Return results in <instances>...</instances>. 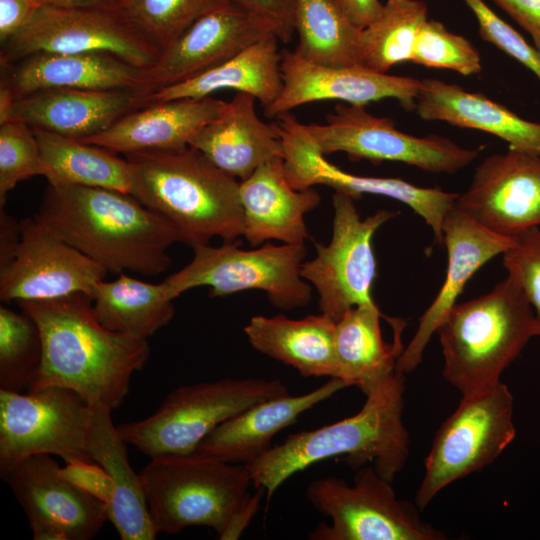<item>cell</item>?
Masks as SVG:
<instances>
[{
  "label": "cell",
  "mask_w": 540,
  "mask_h": 540,
  "mask_svg": "<svg viewBox=\"0 0 540 540\" xmlns=\"http://www.w3.org/2000/svg\"><path fill=\"white\" fill-rule=\"evenodd\" d=\"M17 304L34 320L42 341L41 365L28 391L59 386L88 404L111 411L121 406L133 374L149 359L146 339L104 327L84 293Z\"/></svg>",
  "instance_id": "cell-1"
},
{
  "label": "cell",
  "mask_w": 540,
  "mask_h": 540,
  "mask_svg": "<svg viewBox=\"0 0 540 540\" xmlns=\"http://www.w3.org/2000/svg\"><path fill=\"white\" fill-rule=\"evenodd\" d=\"M34 217L115 275L163 273L171 263L168 249L179 242L166 218L112 189L48 184Z\"/></svg>",
  "instance_id": "cell-2"
},
{
  "label": "cell",
  "mask_w": 540,
  "mask_h": 540,
  "mask_svg": "<svg viewBox=\"0 0 540 540\" xmlns=\"http://www.w3.org/2000/svg\"><path fill=\"white\" fill-rule=\"evenodd\" d=\"M404 374L396 371L366 394L361 410L321 428L289 435L255 461L245 464L254 488L267 502L293 474L335 456L351 466L371 465L392 482L409 456V434L402 421Z\"/></svg>",
  "instance_id": "cell-3"
},
{
  "label": "cell",
  "mask_w": 540,
  "mask_h": 540,
  "mask_svg": "<svg viewBox=\"0 0 540 540\" xmlns=\"http://www.w3.org/2000/svg\"><path fill=\"white\" fill-rule=\"evenodd\" d=\"M124 156L131 167L130 194L166 218L179 242L194 249L213 237L233 243L243 236L239 181L199 150L187 146Z\"/></svg>",
  "instance_id": "cell-4"
},
{
  "label": "cell",
  "mask_w": 540,
  "mask_h": 540,
  "mask_svg": "<svg viewBox=\"0 0 540 540\" xmlns=\"http://www.w3.org/2000/svg\"><path fill=\"white\" fill-rule=\"evenodd\" d=\"M443 377L462 396L493 387L535 335L534 311L510 276L489 293L455 304L438 326Z\"/></svg>",
  "instance_id": "cell-5"
},
{
  "label": "cell",
  "mask_w": 540,
  "mask_h": 540,
  "mask_svg": "<svg viewBox=\"0 0 540 540\" xmlns=\"http://www.w3.org/2000/svg\"><path fill=\"white\" fill-rule=\"evenodd\" d=\"M139 474L157 534L206 526L220 538L251 496L245 464L197 451L150 457Z\"/></svg>",
  "instance_id": "cell-6"
},
{
  "label": "cell",
  "mask_w": 540,
  "mask_h": 540,
  "mask_svg": "<svg viewBox=\"0 0 540 540\" xmlns=\"http://www.w3.org/2000/svg\"><path fill=\"white\" fill-rule=\"evenodd\" d=\"M279 379L224 378L172 391L150 416L117 426L122 439L149 457L196 452L219 424L259 402L287 395Z\"/></svg>",
  "instance_id": "cell-7"
},
{
  "label": "cell",
  "mask_w": 540,
  "mask_h": 540,
  "mask_svg": "<svg viewBox=\"0 0 540 540\" xmlns=\"http://www.w3.org/2000/svg\"><path fill=\"white\" fill-rule=\"evenodd\" d=\"M193 250L191 262L161 282L172 300L200 286L209 287L211 297L263 290L271 304L285 310L306 306L311 300L310 284L300 274L306 256L304 244L267 243L243 250L233 242Z\"/></svg>",
  "instance_id": "cell-8"
},
{
  "label": "cell",
  "mask_w": 540,
  "mask_h": 540,
  "mask_svg": "<svg viewBox=\"0 0 540 540\" xmlns=\"http://www.w3.org/2000/svg\"><path fill=\"white\" fill-rule=\"evenodd\" d=\"M513 395L499 382L462 396L457 409L438 429L425 458L415 504L422 510L451 483L495 461L514 440Z\"/></svg>",
  "instance_id": "cell-9"
},
{
  "label": "cell",
  "mask_w": 540,
  "mask_h": 540,
  "mask_svg": "<svg viewBox=\"0 0 540 540\" xmlns=\"http://www.w3.org/2000/svg\"><path fill=\"white\" fill-rule=\"evenodd\" d=\"M309 502L330 518L309 534L314 540H444L413 505L397 498L391 482L369 464L357 471L353 485L326 477L307 487Z\"/></svg>",
  "instance_id": "cell-10"
},
{
  "label": "cell",
  "mask_w": 540,
  "mask_h": 540,
  "mask_svg": "<svg viewBox=\"0 0 540 540\" xmlns=\"http://www.w3.org/2000/svg\"><path fill=\"white\" fill-rule=\"evenodd\" d=\"M39 52H105L148 69L157 61L161 49L117 4H111L42 6L26 27L1 43V67Z\"/></svg>",
  "instance_id": "cell-11"
},
{
  "label": "cell",
  "mask_w": 540,
  "mask_h": 540,
  "mask_svg": "<svg viewBox=\"0 0 540 540\" xmlns=\"http://www.w3.org/2000/svg\"><path fill=\"white\" fill-rule=\"evenodd\" d=\"M305 128L323 156L344 152L351 161H395L431 173L454 174L478 156V150L446 137L402 132L391 118L375 116L364 105L338 103L324 124H305Z\"/></svg>",
  "instance_id": "cell-12"
},
{
  "label": "cell",
  "mask_w": 540,
  "mask_h": 540,
  "mask_svg": "<svg viewBox=\"0 0 540 540\" xmlns=\"http://www.w3.org/2000/svg\"><path fill=\"white\" fill-rule=\"evenodd\" d=\"M89 411L82 396L64 387L0 389V475L38 454L93 462L86 445Z\"/></svg>",
  "instance_id": "cell-13"
},
{
  "label": "cell",
  "mask_w": 540,
  "mask_h": 540,
  "mask_svg": "<svg viewBox=\"0 0 540 540\" xmlns=\"http://www.w3.org/2000/svg\"><path fill=\"white\" fill-rule=\"evenodd\" d=\"M354 201L347 193L335 191L331 240L327 245L315 243V258L303 262L300 270L301 277L319 294L321 313L335 322L351 308L374 302L371 289L376 278V259L372 238L398 214L378 210L361 219Z\"/></svg>",
  "instance_id": "cell-14"
},
{
  "label": "cell",
  "mask_w": 540,
  "mask_h": 540,
  "mask_svg": "<svg viewBox=\"0 0 540 540\" xmlns=\"http://www.w3.org/2000/svg\"><path fill=\"white\" fill-rule=\"evenodd\" d=\"M276 122L284 146L286 177L295 189L327 185L359 199L364 194L380 195L409 206L431 227L439 246H443V221L455 205L458 194L439 188H424L400 178L359 176L339 169L323 156L300 123L290 112Z\"/></svg>",
  "instance_id": "cell-15"
},
{
  "label": "cell",
  "mask_w": 540,
  "mask_h": 540,
  "mask_svg": "<svg viewBox=\"0 0 540 540\" xmlns=\"http://www.w3.org/2000/svg\"><path fill=\"white\" fill-rule=\"evenodd\" d=\"M20 240L12 260L0 268L4 302L49 300L84 293L92 298L107 271L59 238L34 216L19 221Z\"/></svg>",
  "instance_id": "cell-16"
},
{
  "label": "cell",
  "mask_w": 540,
  "mask_h": 540,
  "mask_svg": "<svg viewBox=\"0 0 540 540\" xmlns=\"http://www.w3.org/2000/svg\"><path fill=\"white\" fill-rule=\"evenodd\" d=\"M49 454L30 456L2 479L23 508L35 540H89L108 520V505L60 473Z\"/></svg>",
  "instance_id": "cell-17"
},
{
  "label": "cell",
  "mask_w": 540,
  "mask_h": 540,
  "mask_svg": "<svg viewBox=\"0 0 540 540\" xmlns=\"http://www.w3.org/2000/svg\"><path fill=\"white\" fill-rule=\"evenodd\" d=\"M455 204L505 237L540 227V154L509 147L505 153L486 157Z\"/></svg>",
  "instance_id": "cell-18"
},
{
  "label": "cell",
  "mask_w": 540,
  "mask_h": 540,
  "mask_svg": "<svg viewBox=\"0 0 540 540\" xmlns=\"http://www.w3.org/2000/svg\"><path fill=\"white\" fill-rule=\"evenodd\" d=\"M275 34L269 20L233 4L214 9L194 21L164 47L145 70V93L193 78L230 59L257 41Z\"/></svg>",
  "instance_id": "cell-19"
},
{
  "label": "cell",
  "mask_w": 540,
  "mask_h": 540,
  "mask_svg": "<svg viewBox=\"0 0 540 540\" xmlns=\"http://www.w3.org/2000/svg\"><path fill=\"white\" fill-rule=\"evenodd\" d=\"M281 71L283 88L278 98L264 109L268 118H276L306 103L329 100L365 106L393 98L411 110L415 109L420 88V80L413 77L380 73L365 66H324L288 50L282 53Z\"/></svg>",
  "instance_id": "cell-20"
},
{
  "label": "cell",
  "mask_w": 540,
  "mask_h": 540,
  "mask_svg": "<svg viewBox=\"0 0 540 540\" xmlns=\"http://www.w3.org/2000/svg\"><path fill=\"white\" fill-rule=\"evenodd\" d=\"M448 262L445 280L437 296L420 318L417 331L397 360L396 371L406 374L422 361L423 352L443 318L456 304L466 283L484 264L512 248L515 238L490 231L456 204L442 226Z\"/></svg>",
  "instance_id": "cell-21"
},
{
  "label": "cell",
  "mask_w": 540,
  "mask_h": 540,
  "mask_svg": "<svg viewBox=\"0 0 540 540\" xmlns=\"http://www.w3.org/2000/svg\"><path fill=\"white\" fill-rule=\"evenodd\" d=\"M146 98L133 89H46L15 99L10 120L82 140L144 107Z\"/></svg>",
  "instance_id": "cell-22"
},
{
  "label": "cell",
  "mask_w": 540,
  "mask_h": 540,
  "mask_svg": "<svg viewBox=\"0 0 540 540\" xmlns=\"http://www.w3.org/2000/svg\"><path fill=\"white\" fill-rule=\"evenodd\" d=\"M1 68L6 71L1 84L12 91L15 99L54 88L133 89L145 93L146 69L111 53L39 52Z\"/></svg>",
  "instance_id": "cell-23"
},
{
  "label": "cell",
  "mask_w": 540,
  "mask_h": 540,
  "mask_svg": "<svg viewBox=\"0 0 540 540\" xmlns=\"http://www.w3.org/2000/svg\"><path fill=\"white\" fill-rule=\"evenodd\" d=\"M255 103L253 95L236 92L189 145L238 181L248 178L264 163L284 156L278 124L262 121Z\"/></svg>",
  "instance_id": "cell-24"
},
{
  "label": "cell",
  "mask_w": 540,
  "mask_h": 540,
  "mask_svg": "<svg viewBox=\"0 0 540 540\" xmlns=\"http://www.w3.org/2000/svg\"><path fill=\"white\" fill-rule=\"evenodd\" d=\"M245 239L254 247L274 239L304 244L309 237L304 215L318 207L314 187L298 190L289 183L282 157L274 158L239 181Z\"/></svg>",
  "instance_id": "cell-25"
},
{
  "label": "cell",
  "mask_w": 540,
  "mask_h": 540,
  "mask_svg": "<svg viewBox=\"0 0 540 540\" xmlns=\"http://www.w3.org/2000/svg\"><path fill=\"white\" fill-rule=\"evenodd\" d=\"M225 101L212 98H179L136 109L104 131L82 139L116 153L178 150L218 116Z\"/></svg>",
  "instance_id": "cell-26"
},
{
  "label": "cell",
  "mask_w": 540,
  "mask_h": 540,
  "mask_svg": "<svg viewBox=\"0 0 540 540\" xmlns=\"http://www.w3.org/2000/svg\"><path fill=\"white\" fill-rule=\"evenodd\" d=\"M345 387L340 379L331 378L306 394H287L254 404L215 427L196 451L231 463L249 464L272 447L271 440L279 431Z\"/></svg>",
  "instance_id": "cell-27"
},
{
  "label": "cell",
  "mask_w": 540,
  "mask_h": 540,
  "mask_svg": "<svg viewBox=\"0 0 540 540\" xmlns=\"http://www.w3.org/2000/svg\"><path fill=\"white\" fill-rule=\"evenodd\" d=\"M415 109L421 119L495 135L509 147L540 154V123L528 121L481 93L438 79L420 80Z\"/></svg>",
  "instance_id": "cell-28"
},
{
  "label": "cell",
  "mask_w": 540,
  "mask_h": 540,
  "mask_svg": "<svg viewBox=\"0 0 540 540\" xmlns=\"http://www.w3.org/2000/svg\"><path fill=\"white\" fill-rule=\"evenodd\" d=\"M89 407L87 451L114 485L108 520L122 540H153L157 533L150 520L140 474L129 463L127 443L113 424L109 408L99 404Z\"/></svg>",
  "instance_id": "cell-29"
},
{
  "label": "cell",
  "mask_w": 540,
  "mask_h": 540,
  "mask_svg": "<svg viewBox=\"0 0 540 540\" xmlns=\"http://www.w3.org/2000/svg\"><path fill=\"white\" fill-rule=\"evenodd\" d=\"M382 313L375 302L348 310L335 325L336 377L346 386H356L365 395L396 372L404 350L401 334L406 323L392 319L393 342L383 340Z\"/></svg>",
  "instance_id": "cell-30"
},
{
  "label": "cell",
  "mask_w": 540,
  "mask_h": 540,
  "mask_svg": "<svg viewBox=\"0 0 540 540\" xmlns=\"http://www.w3.org/2000/svg\"><path fill=\"white\" fill-rule=\"evenodd\" d=\"M336 322L324 313L290 319L253 316L244 327L257 351L295 368L303 377H336Z\"/></svg>",
  "instance_id": "cell-31"
},
{
  "label": "cell",
  "mask_w": 540,
  "mask_h": 540,
  "mask_svg": "<svg viewBox=\"0 0 540 540\" xmlns=\"http://www.w3.org/2000/svg\"><path fill=\"white\" fill-rule=\"evenodd\" d=\"M278 42L275 34L269 35L208 71L153 92L147 96L146 105L179 98H203L222 89H233L253 95L266 109L283 88Z\"/></svg>",
  "instance_id": "cell-32"
},
{
  "label": "cell",
  "mask_w": 540,
  "mask_h": 540,
  "mask_svg": "<svg viewBox=\"0 0 540 540\" xmlns=\"http://www.w3.org/2000/svg\"><path fill=\"white\" fill-rule=\"evenodd\" d=\"M48 184L99 187L130 194L131 167L105 147L32 127Z\"/></svg>",
  "instance_id": "cell-33"
},
{
  "label": "cell",
  "mask_w": 540,
  "mask_h": 540,
  "mask_svg": "<svg viewBox=\"0 0 540 540\" xmlns=\"http://www.w3.org/2000/svg\"><path fill=\"white\" fill-rule=\"evenodd\" d=\"M93 310L107 329L148 339L174 316L173 300L162 285L121 273L115 280L99 281L94 289Z\"/></svg>",
  "instance_id": "cell-34"
},
{
  "label": "cell",
  "mask_w": 540,
  "mask_h": 540,
  "mask_svg": "<svg viewBox=\"0 0 540 540\" xmlns=\"http://www.w3.org/2000/svg\"><path fill=\"white\" fill-rule=\"evenodd\" d=\"M294 50L302 58L329 67L364 66L360 48L361 29L334 0H295Z\"/></svg>",
  "instance_id": "cell-35"
},
{
  "label": "cell",
  "mask_w": 540,
  "mask_h": 540,
  "mask_svg": "<svg viewBox=\"0 0 540 540\" xmlns=\"http://www.w3.org/2000/svg\"><path fill=\"white\" fill-rule=\"evenodd\" d=\"M427 14V5L422 0H386L378 17L361 29L363 65L386 73L398 63L410 62Z\"/></svg>",
  "instance_id": "cell-36"
},
{
  "label": "cell",
  "mask_w": 540,
  "mask_h": 540,
  "mask_svg": "<svg viewBox=\"0 0 540 540\" xmlns=\"http://www.w3.org/2000/svg\"><path fill=\"white\" fill-rule=\"evenodd\" d=\"M42 341L38 326L25 312L0 307V389L28 391L39 371Z\"/></svg>",
  "instance_id": "cell-37"
},
{
  "label": "cell",
  "mask_w": 540,
  "mask_h": 540,
  "mask_svg": "<svg viewBox=\"0 0 540 540\" xmlns=\"http://www.w3.org/2000/svg\"><path fill=\"white\" fill-rule=\"evenodd\" d=\"M116 4L162 50L199 17L232 3L229 0H119Z\"/></svg>",
  "instance_id": "cell-38"
},
{
  "label": "cell",
  "mask_w": 540,
  "mask_h": 540,
  "mask_svg": "<svg viewBox=\"0 0 540 540\" xmlns=\"http://www.w3.org/2000/svg\"><path fill=\"white\" fill-rule=\"evenodd\" d=\"M410 62L453 70L463 76L475 75L482 70L481 56L474 45L434 19H427L421 26Z\"/></svg>",
  "instance_id": "cell-39"
},
{
  "label": "cell",
  "mask_w": 540,
  "mask_h": 540,
  "mask_svg": "<svg viewBox=\"0 0 540 540\" xmlns=\"http://www.w3.org/2000/svg\"><path fill=\"white\" fill-rule=\"evenodd\" d=\"M34 176H43V164L32 127L18 120L0 124V207L19 182Z\"/></svg>",
  "instance_id": "cell-40"
},
{
  "label": "cell",
  "mask_w": 540,
  "mask_h": 540,
  "mask_svg": "<svg viewBox=\"0 0 540 540\" xmlns=\"http://www.w3.org/2000/svg\"><path fill=\"white\" fill-rule=\"evenodd\" d=\"M515 239V245L503 254V265L531 304L535 335L540 336V228H532Z\"/></svg>",
  "instance_id": "cell-41"
},
{
  "label": "cell",
  "mask_w": 540,
  "mask_h": 540,
  "mask_svg": "<svg viewBox=\"0 0 540 540\" xmlns=\"http://www.w3.org/2000/svg\"><path fill=\"white\" fill-rule=\"evenodd\" d=\"M474 13L480 37L511 56L540 81V52L512 26L501 19L483 0H463Z\"/></svg>",
  "instance_id": "cell-42"
},
{
  "label": "cell",
  "mask_w": 540,
  "mask_h": 540,
  "mask_svg": "<svg viewBox=\"0 0 540 540\" xmlns=\"http://www.w3.org/2000/svg\"><path fill=\"white\" fill-rule=\"evenodd\" d=\"M59 473L78 488L110 504L114 485L107 472L97 463L80 460L66 462L65 466L60 467Z\"/></svg>",
  "instance_id": "cell-43"
},
{
  "label": "cell",
  "mask_w": 540,
  "mask_h": 540,
  "mask_svg": "<svg viewBox=\"0 0 540 540\" xmlns=\"http://www.w3.org/2000/svg\"><path fill=\"white\" fill-rule=\"evenodd\" d=\"M238 8L274 24L279 41L288 43L294 32L295 0H229Z\"/></svg>",
  "instance_id": "cell-44"
},
{
  "label": "cell",
  "mask_w": 540,
  "mask_h": 540,
  "mask_svg": "<svg viewBox=\"0 0 540 540\" xmlns=\"http://www.w3.org/2000/svg\"><path fill=\"white\" fill-rule=\"evenodd\" d=\"M41 7L39 0H0V42L26 27Z\"/></svg>",
  "instance_id": "cell-45"
},
{
  "label": "cell",
  "mask_w": 540,
  "mask_h": 540,
  "mask_svg": "<svg viewBox=\"0 0 540 540\" xmlns=\"http://www.w3.org/2000/svg\"><path fill=\"white\" fill-rule=\"evenodd\" d=\"M529 33L540 52V0H493Z\"/></svg>",
  "instance_id": "cell-46"
},
{
  "label": "cell",
  "mask_w": 540,
  "mask_h": 540,
  "mask_svg": "<svg viewBox=\"0 0 540 540\" xmlns=\"http://www.w3.org/2000/svg\"><path fill=\"white\" fill-rule=\"evenodd\" d=\"M348 19L363 29L380 14L383 4L379 0H334Z\"/></svg>",
  "instance_id": "cell-47"
},
{
  "label": "cell",
  "mask_w": 540,
  "mask_h": 540,
  "mask_svg": "<svg viewBox=\"0 0 540 540\" xmlns=\"http://www.w3.org/2000/svg\"><path fill=\"white\" fill-rule=\"evenodd\" d=\"M20 240V224L0 207V268L13 258Z\"/></svg>",
  "instance_id": "cell-48"
},
{
  "label": "cell",
  "mask_w": 540,
  "mask_h": 540,
  "mask_svg": "<svg viewBox=\"0 0 540 540\" xmlns=\"http://www.w3.org/2000/svg\"><path fill=\"white\" fill-rule=\"evenodd\" d=\"M265 489L255 488V493L251 494L246 504L234 516L227 530L220 537L222 540L238 539L251 519L257 512L259 502Z\"/></svg>",
  "instance_id": "cell-49"
},
{
  "label": "cell",
  "mask_w": 540,
  "mask_h": 540,
  "mask_svg": "<svg viewBox=\"0 0 540 540\" xmlns=\"http://www.w3.org/2000/svg\"><path fill=\"white\" fill-rule=\"evenodd\" d=\"M42 6L53 7H90L116 4L119 0H39Z\"/></svg>",
  "instance_id": "cell-50"
},
{
  "label": "cell",
  "mask_w": 540,
  "mask_h": 540,
  "mask_svg": "<svg viewBox=\"0 0 540 540\" xmlns=\"http://www.w3.org/2000/svg\"><path fill=\"white\" fill-rule=\"evenodd\" d=\"M15 97L12 91L5 85L0 86V124L9 121Z\"/></svg>",
  "instance_id": "cell-51"
}]
</instances>
